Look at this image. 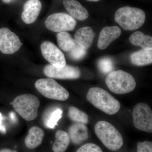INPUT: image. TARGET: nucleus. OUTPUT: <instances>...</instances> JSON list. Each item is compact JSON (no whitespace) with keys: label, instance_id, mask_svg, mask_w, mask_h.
<instances>
[{"label":"nucleus","instance_id":"6","mask_svg":"<svg viewBox=\"0 0 152 152\" xmlns=\"http://www.w3.org/2000/svg\"><path fill=\"white\" fill-rule=\"evenodd\" d=\"M35 86L41 94L48 99L64 101L69 96L67 90L52 78L39 79Z\"/></svg>","mask_w":152,"mask_h":152},{"label":"nucleus","instance_id":"21","mask_svg":"<svg viewBox=\"0 0 152 152\" xmlns=\"http://www.w3.org/2000/svg\"><path fill=\"white\" fill-rule=\"evenodd\" d=\"M130 42L133 45L141 47L142 50L152 49V37L140 31H136L130 37Z\"/></svg>","mask_w":152,"mask_h":152},{"label":"nucleus","instance_id":"20","mask_svg":"<svg viewBox=\"0 0 152 152\" xmlns=\"http://www.w3.org/2000/svg\"><path fill=\"white\" fill-rule=\"evenodd\" d=\"M56 140L52 147L54 152H65L69 146L70 138L69 134L62 130L57 131L55 135Z\"/></svg>","mask_w":152,"mask_h":152},{"label":"nucleus","instance_id":"15","mask_svg":"<svg viewBox=\"0 0 152 152\" xmlns=\"http://www.w3.org/2000/svg\"><path fill=\"white\" fill-rule=\"evenodd\" d=\"M63 110L56 107L48 108L42 116L43 124L46 128L53 129L58 125V122L62 117Z\"/></svg>","mask_w":152,"mask_h":152},{"label":"nucleus","instance_id":"11","mask_svg":"<svg viewBox=\"0 0 152 152\" xmlns=\"http://www.w3.org/2000/svg\"><path fill=\"white\" fill-rule=\"evenodd\" d=\"M44 72L47 77L50 78L63 80L78 79L81 75L80 71L78 68L69 65L59 68L48 64L44 68Z\"/></svg>","mask_w":152,"mask_h":152},{"label":"nucleus","instance_id":"10","mask_svg":"<svg viewBox=\"0 0 152 152\" xmlns=\"http://www.w3.org/2000/svg\"><path fill=\"white\" fill-rule=\"evenodd\" d=\"M41 50L43 56L51 65L59 68L66 65L64 55L53 43L48 41L42 43Z\"/></svg>","mask_w":152,"mask_h":152},{"label":"nucleus","instance_id":"9","mask_svg":"<svg viewBox=\"0 0 152 152\" xmlns=\"http://www.w3.org/2000/svg\"><path fill=\"white\" fill-rule=\"evenodd\" d=\"M22 43L19 37L7 28H0V51L5 54L15 53L20 48Z\"/></svg>","mask_w":152,"mask_h":152},{"label":"nucleus","instance_id":"31","mask_svg":"<svg viewBox=\"0 0 152 152\" xmlns=\"http://www.w3.org/2000/svg\"><path fill=\"white\" fill-rule=\"evenodd\" d=\"M87 1H90L96 2L100 1V0H87Z\"/></svg>","mask_w":152,"mask_h":152},{"label":"nucleus","instance_id":"18","mask_svg":"<svg viewBox=\"0 0 152 152\" xmlns=\"http://www.w3.org/2000/svg\"><path fill=\"white\" fill-rule=\"evenodd\" d=\"M45 136L44 131L38 126H33L29 130L25 140V144L28 148H35L42 144Z\"/></svg>","mask_w":152,"mask_h":152},{"label":"nucleus","instance_id":"5","mask_svg":"<svg viewBox=\"0 0 152 152\" xmlns=\"http://www.w3.org/2000/svg\"><path fill=\"white\" fill-rule=\"evenodd\" d=\"M12 104L15 112L26 121H33L37 117L40 101L34 95H20L14 99Z\"/></svg>","mask_w":152,"mask_h":152},{"label":"nucleus","instance_id":"17","mask_svg":"<svg viewBox=\"0 0 152 152\" xmlns=\"http://www.w3.org/2000/svg\"><path fill=\"white\" fill-rule=\"evenodd\" d=\"M94 38V34L89 27L81 28L76 31L74 36L76 43L86 50L91 46Z\"/></svg>","mask_w":152,"mask_h":152},{"label":"nucleus","instance_id":"27","mask_svg":"<svg viewBox=\"0 0 152 152\" xmlns=\"http://www.w3.org/2000/svg\"><path fill=\"white\" fill-rule=\"evenodd\" d=\"M137 152H152V142H138L137 145Z\"/></svg>","mask_w":152,"mask_h":152},{"label":"nucleus","instance_id":"4","mask_svg":"<svg viewBox=\"0 0 152 152\" xmlns=\"http://www.w3.org/2000/svg\"><path fill=\"white\" fill-rule=\"evenodd\" d=\"M105 82L109 90L117 94H124L131 92L134 90L136 86L134 77L131 74L121 70L109 74Z\"/></svg>","mask_w":152,"mask_h":152},{"label":"nucleus","instance_id":"19","mask_svg":"<svg viewBox=\"0 0 152 152\" xmlns=\"http://www.w3.org/2000/svg\"><path fill=\"white\" fill-rule=\"evenodd\" d=\"M130 60L131 62L136 66H145L152 64V49H142L135 52L131 55Z\"/></svg>","mask_w":152,"mask_h":152},{"label":"nucleus","instance_id":"2","mask_svg":"<svg viewBox=\"0 0 152 152\" xmlns=\"http://www.w3.org/2000/svg\"><path fill=\"white\" fill-rule=\"evenodd\" d=\"M115 20L124 29L134 31L143 25L145 14L142 10L137 8L124 7L116 11Z\"/></svg>","mask_w":152,"mask_h":152},{"label":"nucleus","instance_id":"26","mask_svg":"<svg viewBox=\"0 0 152 152\" xmlns=\"http://www.w3.org/2000/svg\"><path fill=\"white\" fill-rule=\"evenodd\" d=\"M76 152H103L99 147L94 143L85 144L79 148Z\"/></svg>","mask_w":152,"mask_h":152},{"label":"nucleus","instance_id":"3","mask_svg":"<svg viewBox=\"0 0 152 152\" xmlns=\"http://www.w3.org/2000/svg\"><path fill=\"white\" fill-rule=\"evenodd\" d=\"M94 130L98 138L108 149L116 151L122 147L124 142L121 135L110 123L100 121L95 125Z\"/></svg>","mask_w":152,"mask_h":152},{"label":"nucleus","instance_id":"24","mask_svg":"<svg viewBox=\"0 0 152 152\" xmlns=\"http://www.w3.org/2000/svg\"><path fill=\"white\" fill-rule=\"evenodd\" d=\"M98 66L100 71L104 74H110L114 69L113 62L110 58L101 59L98 62Z\"/></svg>","mask_w":152,"mask_h":152},{"label":"nucleus","instance_id":"23","mask_svg":"<svg viewBox=\"0 0 152 152\" xmlns=\"http://www.w3.org/2000/svg\"><path fill=\"white\" fill-rule=\"evenodd\" d=\"M68 116L71 120L77 123L86 124L89 122L88 115L76 107H71L69 108Z\"/></svg>","mask_w":152,"mask_h":152},{"label":"nucleus","instance_id":"13","mask_svg":"<svg viewBox=\"0 0 152 152\" xmlns=\"http://www.w3.org/2000/svg\"><path fill=\"white\" fill-rule=\"evenodd\" d=\"M121 30L118 27L106 26L102 29L98 40L97 47L100 50H104L110 44L120 37Z\"/></svg>","mask_w":152,"mask_h":152},{"label":"nucleus","instance_id":"22","mask_svg":"<svg viewBox=\"0 0 152 152\" xmlns=\"http://www.w3.org/2000/svg\"><path fill=\"white\" fill-rule=\"evenodd\" d=\"M58 45L64 51L69 52L77 45L75 41L66 32L59 33L57 35Z\"/></svg>","mask_w":152,"mask_h":152},{"label":"nucleus","instance_id":"8","mask_svg":"<svg viewBox=\"0 0 152 152\" xmlns=\"http://www.w3.org/2000/svg\"><path fill=\"white\" fill-rule=\"evenodd\" d=\"M76 24L77 22L73 17L64 13L52 14L45 22L47 28L55 32L72 31Z\"/></svg>","mask_w":152,"mask_h":152},{"label":"nucleus","instance_id":"12","mask_svg":"<svg viewBox=\"0 0 152 152\" xmlns=\"http://www.w3.org/2000/svg\"><path fill=\"white\" fill-rule=\"evenodd\" d=\"M42 4L39 0H28L25 3L21 15L23 21L30 24L36 21L42 10Z\"/></svg>","mask_w":152,"mask_h":152},{"label":"nucleus","instance_id":"14","mask_svg":"<svg viewBox=\"0 0 152 152\" xmlns=\"http://www.w3.org/2000/svg\"><path fill=\"white\" fill-rule=\"evenodd\" d=\"M63 4L71 16L79 20H84L88 18L86 9L77 0H64Z\"/></svg>","mask_w":152,"mask_h":152},{"label":"nucleus","instance_id":"25","mask_svg":"<svg viewBox=\"0 0 152 152\" xmlns=\"http://www.w3.org/2000/svg\"><path fill=\"white\" fill-rule=\"evenodd\" d=\"M70 52V56L75 60L81 59L86 54V50L77 44Z\"/></svg>","mask_w":152,"mask_h":152},{"label":"nucleus","instance_id":"29","mask_svg":"<svg viewBox=\"0 0 152 152\" xmlns=\"http://www.w3.org/2000/svg\"><path fill=\"white\" fill-rule=\"evenodd\" d=\"M0 152H18L16 151L15 150H12L10 149H2L0 150Z\"/></svg>","mask_w":152,"mask_h":152},{"label":"nucleus","instance_id":"7","mask_svg":"<svg viewBox=\"0 0 152 152\" xmlns=\"http://www.w3.org/2000/svg\"><path fill=\"white\" fill-rule=\"evenodd\" d=\"M133 124L139 130L152 132V112L147 104L140 103L133 109Z\"/></svg>","mask_w":152,"mask_h":152},{"label":"nucleus","instance_id":"1","mask_svg":"<svg viewBox=\"0 0 152 152\" xmlns=\"http://www.w3.org/2000/svg\"><path fill=\"white\" fill-rule=\"evenodd\" d=\"M87 100L96 108L109 115L119 111V102L104 90L97 87L91 88L87 94Z\"/></svg>","mask_w":152,"mask_h":152},{"label":"nucleus","instance_id":"16","mask_svg":"<svg viewBox=\"0 0 152 152\" xmlns=\"http://www.w3.org/2000/svg\"><path fill=\"white\" fill-rule=\"evenodd\" d=\"M69 134L72 142L78 145L83 142L88 137V128L81 123L73 124L69 129Z\"/></svg>","mask_w":152,"mask_h":152},{"label":"nucleus","instance_id":"30","mask_svg":"<svg viewBox=\"0 0 152 152\" xmlns=\"http://www.w3.org/2000/svg\"><path fill=\"white\" fill-rule=\"evenodd\" d=\"M3 2L6 3V4H9L12 1V0H2Z\"/></svg>","mask_w":152,"mask_h":152},{"label":"nucleus","instance_id":"28","mask_svg":"<svg viewBox=\"0 0 152 152\" xmlns=\"http://www.w3.org/2000/svg\"><path fill=\"white\" fill-rule=\"evenodd\" d=\"M2 115L0 113V131L3 133H5L6 132V129L4 126L2 125Z\"/></svg>","mask_w":152,"mask_h":152}]
</instances>
